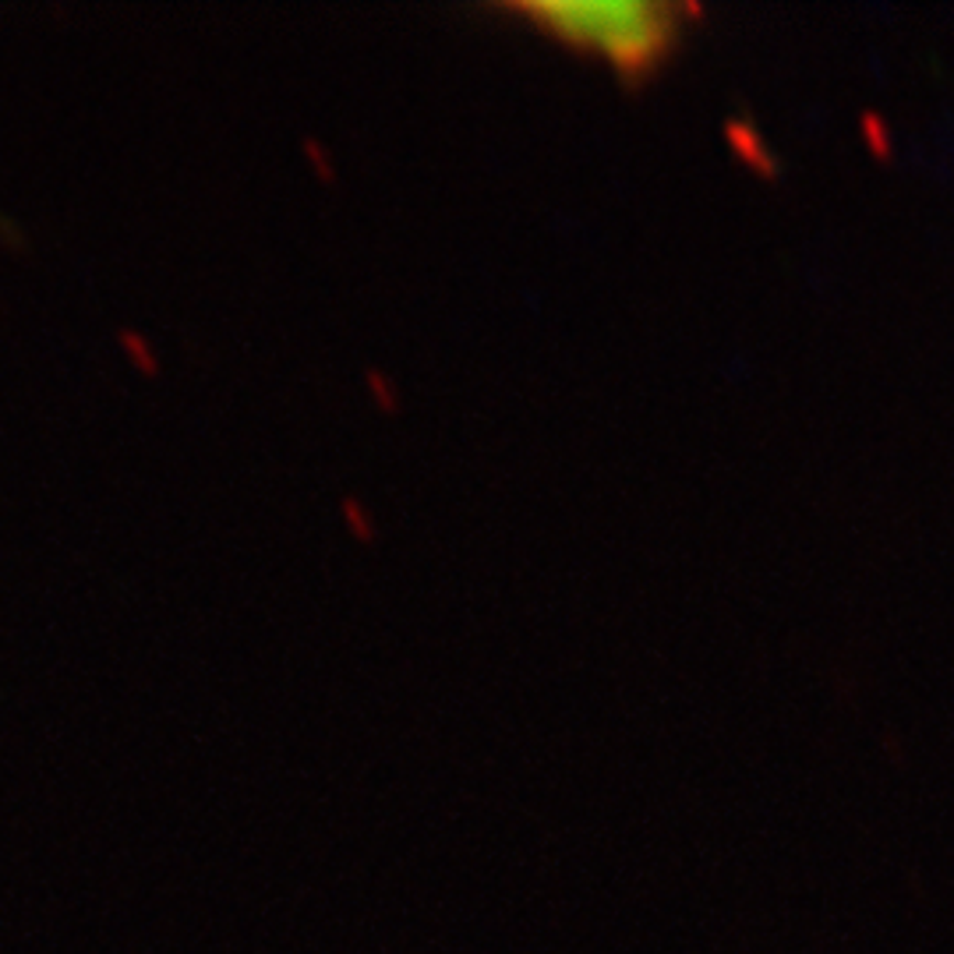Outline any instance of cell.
<instances>
[{"label": "cell", "instance_id": "6da1fadb", "mask_svg": "<svg viewBox=\"0 0 954 954\" xmlns=\"http://www.w3.org/2000/svg\"><path fill=\"white\" fill-rule=\"evenodd\" d=\"M502 11L580 57L605 61L623 81L655 78L679 50L693 19V8L668 0H551L509 4Z\"/></svg>", "mask_w": 954, "mask_h": 954}]
</instances>
